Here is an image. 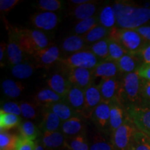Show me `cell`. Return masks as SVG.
Instances as JSON below:
<instances>
[{
    "mask_svg": "<svg viewBox=\"0 0 150 150\" xmlns=\"http://www.w3.org/2000/svg\"><path fill=\"white\" fill-rule=\"evenodd\" d=\"M94 78L100 77L102 79L116 78L120 71L115 62L102 61L93 70Z\"/></svg>",
    "mask_w": 150,
    "mask_h": 150,
    "instance_id": "cell-20",
    "label": "cell"
},
{
    "mask_svg": "<svg viewBox=\"0 0 150 150\" xmlns=\"http://www.w3.org/2000/svg\"><path fill=\"white\" fill-rule=\"evenodd\" d=\"M101 61L88 50H85L60 59V63L65 69L84 68L93 70Z\"/></svg>",
    "mask_w": 150,
    "mask_h": 150,
    "instance_id": "cell-6",
    "label": "cell"
},
{
    "mask_svg": "<svg viewBox=\"0 0 150 150\" xmlns=\"http://www.w3.org/2000/svg\"><path fill=\"white\" fill-rule=\"evenodd\" d=\"M135 30L146 42L150 43V26H142Z\"/></svg>",
    "mask_w": 150,
    "mask_h": 150,
    "instance_id": "cell-47",
    "label": "cell"
},
{
    "mask_svg": "<svg viewBox=\"0 0 150 150\" xmlns=\"http://www.w3.org/2000/svg\"><path fill=\"white\" fill-rule=\"evenodd\" d=\"M140 77L150 81V64H142L137 70Z\"/></svg>",
    "mask_w": 150,
    "mask_h": 150,
    "instance_id": "cell-48",
    "label": "cell"
},
{
    "mask_svg": "<svg viewBox=\"0 0 150 150\" xmlns=\"http://www.w3.org/2000/svg\"><path fill=\"white\" fill-rule=\"evenodd\" d=\"M6 113L13 114V115H22L21 109L20 105L13 102H6L4 104H1V110Z\"/></svg>",
    "mask_w": 150,
    "mask_h": 150,
    "instance_id": "cell-42",
    "label": "cell"
},
{
    "mask_svg": "<svg viewBox=\"0 0 150 150\" xmlns=\"http://www.w3.org/2000/svg\"><path fill=\"white\" fill-rule=\"evenodd\" d=\"M43 108H47L52 110L56 115L59 116L62 122L66 121L75 116H79L65 101L54 103Z\"/></svg>",
    "mask_w": 150,
    "mask_h": 150,
    "instance_id": "cell-24",
    "label": "cell"
},
{
    "mask_svg": "<svg viewBox=\"0 0 150 150\" xmlns=\"http://www.w3.org/2000/svg\"><path fill=\"white\" fill-rule=\"evenodd\" d=\"M118 28L136 29L150 20V8L140 7L127 1H115L112 5Z\"/></svg>",
    "mask_w": 150,
    "mask_h": 150,
    "instance_id": "cell-1",
    "label": "cell"
},
{
    "mask_svg": "<svg viewBox=\"0 0 150 150\" xmlns=\"http://www.w3.org/2000/svg\"><path fill=\"white\" fill-rule=\"evenodd\" d=\"M86 47V43L83 36L76 34L65 38L61 45L62 52L68 54L67 56L85 50Z\"/></svg>",
    "mask_w": 150,
    "mask_h": 150,
    "instance_id": "cell-23",
    "label": "cell"
},
{
    "mask_svg": "<svg viewBox=\"0 0 150 150\" xmlns=\"http://www.w3.org/2000/svg\"><path fill=\"white\" fill-rule=\"evenodd\" d=\"M99 24L98 16H95L86 20H80L74 28V32L76 35L83 36L88 31Z\"/></svg>",
    "mask_w": 150,
    "mask_h": 150,
    "instance_id": "cell-36",
    "label": "cell"
},
{
    "mask_svg": "<svg viewBox=\"0 0 150 150\" xmlns=\"http://www.w3.org/2000/svg\"><path fill=\"white\" fill-rule=\"evenodd\" d=\"M63 1L61 0H40L36 4V7L42 11L53 12L61 10Z\"/></svg>",
    "mask_w": 150,
    "mask_h": 150,
    "instance_id": "cell-40",
    "label": "cell"
},
{
    "mask_svg": "<svg viewBox=\"0 0 150 150\" xmlns=\"http://www.w3.org/2000/svg\"><path fill=\"white\" fill-rule=\"evenodd\" d=\"M149 104V106H150V104Z\"/></svg>",
    "mask_w": 150,
    "mask_h": 150,
    "instance_id": "cell-51",
    "label": "cell"
},
{
    "mask_svg": "<svg viewBox=\"0 0 150 150\" xmlns=\"http://www.w3.org/2000/svg\"><path fill=\"white\" fill-rule=\"evenodd\" d=\"M67 103L79 116L82 117L85 107V93L84 90L72 86L65 98Z\"/></svg>",
    "mask_w": 150,
    "mask_h": 150,
    "instance_id": "cell-16",
    "label": "cell"
},
{
    "mask_svg": "<svg viewBox=\"0 0 150 150\" xmlns=\"http://www.w3.org/2000/svg\"><path fill=\"white\" fill-rule=\"evenodd\" d=\"M59 17L53 12L41 11L34 13L30 18V22L35 29L40 31H52L57 27Z\"/></svg>",
    "mask_w": 150,
    "mask_h": 150,
    "instance_id": "cell-12",
    "label": "cell"
},
{
    "mask_svg": "<svg viewBox=\"0 0 150 150\" xmlns=\"http://www.w3.org/2000/svg\"><path fill=\"white\" fill-rule=\"evenodd\" d=\"M21 118L18 115L6 113L0 110V129L8 131L9 129L18 127L21 124Z\"/></svg>",
    "mask_w": 150,
    "mask_h": 150,
    "instance_id": "cell-31",
    "label": "cell"
},
{
    "mask_svg": "<svg viewBox=\"0 0 150 150\" xmlns=\"http://www.w3.org/2000/svg\"><path fill=\"white\" fill-rule=\"evenodd\" d=\"M34 103L40 107H46L56 102H63L65 99L50 88H42L37 92L33 97Z\"/></svg>",
    "mask_w": 150,
    "mask_h": 150,
    "instance_id": "cell-21",
    "label": "cell"
},
{
    "mask_svg": "<svg viewBox=\"0 0 150 150\" xmlns=\"http://www.w3.org/2000/svg\"><path fill=\"white\" fill-rule=\"evenodd\" d=\"M66 78L72 86L85 90L93 83V70L84 68L65 69Z\"/></svg>",
    "mask_w": 150,
    "mask_h": 150,
    "instance_id": "cell-9",
    "label": "cell"
},
{
    "mask_svg": "<svg viewBox=\"0 0 150 150\" xmlns=\"http://www.w3.org/2000/svg\"><path fill=\"white\" fill-rule=\"evenodd\" d=\"M110 106L108 102H103L94 110L91 119L99 131L104 134L110 132Z\"/></svg>",
    "mask_w": 150,
    "mask_h": 150,
    "instance_id": "cell-13",
    "label": "cell"
},
{
    "mask_svg": "<svg viewBox=\"0 0 150 150\" xmlns=\"http://www.w3.org/2000/svg\"><path fill=\"white\" fill-rule=\"evenodd\" d=\"M20 136L26 139L34 140L40 135V130L31 121H24L18 127Z\"/></svg>",
    "mask_w": 150,
    "mask_h": 150,
    "instance_id": "cell-34",
    "label": "cell"
},
{
    "mask_svg": "<svg viewBox=\"0 0 150 150\" xmlns=\"http://www.w3.org/2000/svg\"><path fill=\"white\" fill-rule=\"evenodd\" d=\"M64 146L70 150H90L85 134L68 137L65 139Z\"/></svg>",
    "mask_w": 150,
    "mask_h": 150,
    "instance_id": "cell-30",
    "label": "cell"
},
{
    "mask_svg": "<svg viewBox=\"0 0 150 150\" xmlns=\"http://www.w3.org/2000/svg\"><path fill=\"white\" fill-rule=\"evenodd\" d=\"M88 50L93 52L101 61H106L109 55L108 38L91 45Z\"/></svg>",
    "mask_w": 150,
    "mask_h": 150,
    "instance_id": "cell-33",
    "label": "cell"
},
{
    "mask_svg": "<svg viewBox=\"0 0 150 150\" xmlns=\"http://www.w3.org/2000/svg\"><path fill=\"white\" fill-rule=\"evenodd\" d=\"M62 121L52 110L47 108H42V121L39 128L42 132H54L61 127Z\"/></svg>",
    "mask_w": 150,
    "mask_h": 150,
    "instance_id": "cell-19",
    "label": "cell"
},
{
    "mask_svg": "<svg viewBox=\"0 0 150 150\" xmlns=\"http://www.w3.org/2000/svg\"><path fill=\"white\" fill-rule=\"evenodd\" d=\"M127 110L137 129L150 138V106H131Z\"/></svg>",
    "mask_w": 150,
    "mask_h": 150,
    "instance_id": "cell-7",
    "label": "cell"
},
{
    "mask_svg": "<svg viewBox=\"0 0 150 150\" xmlns=\"http://www.w3.org/2000/svg\"><path fill=\"white\" fill-rule=\"evenodd\" d=\"M22 1H20V0H1L0 1V10H1V12H9Z\"/></svg>",
    "mask_w": 150,
    "mask_h": 150,
    "instance_id": "cell-44",
    "label": "cell"
},
{
    "mask_svg": "<svg viewBox=\"0 0 150 150\" xmlns=\"http://www.w3.org/2000/svg\"><path fill=\"white\" fill-rule=\"evenodd\" d=\"M46 83L49 88L52 90L64 99L72 87V85L67 80L66 76H63L59 73H56L50 76L46 81Z\"/></svg>",
    "mask_w": 150,
    "mask_h": 150,
    "instance_id": "cell-17",
    "label": "cell"
},
{
    "mask_svg": "<svg viewBox=\"0 0 150 150\" xmlns=\"http://www.w3.org/2000/svg\"><path fill=\"white\" fill-rule=\"evenodd\" d=\"M138 130L128 116L122 125L111 133L110 142L115 150H131L135 134Z\"/></svg>",
    "mask_w": 150,
    "mask_h": 150,
    "instance_id": "cell-5",
    "label": "cell"
},
{
    "mask_svg": "<svg viewBox=\"0 0 150 150\" xmlns=\"http://www.w3.org/2000/svg\"><path fill=\"white\" fill-rule=\"evenodd\" d=\"M36 147L37 143L33 140L26 139L19 136L16 150H35Z\"/></svg>",
    "mask_w": 150,
    "mask_h": 150,
    "instance_id": "cell-43",
    "label": "cell"
},
{
    "mask_svg": "<svg viewBox=\"0 0 150 150\" xmlns=\"http://www.w3.org/2000/svg\"><path fill=\"white\" fill-rule=\"evenodd\" d=\"M121 81L120 102L122 104L125 106L127 104V108L131 106H141L142 104V79L137 71L126 74Z\"/></svg>",
    "mask_w": 150,
    "mask_h": 150,
    "instance_id": "cell-3",
    "label": "cell"
},
{
    "mask_svg": "<svg viewBox=\"0 0 150 150\" xmlns=\"http://www.w3.org/2000/svg\"><path fill=\"white\" fill-rule=\"evenodd\" d=\"M65 138L63 134L59 131L44 132L42 138V146L46 149H56L64 145Z\"/></svg>",
    "mask_w": 150,
    "mask_h": 150,
    "instance_id": "cell-26",
    "label": "cell"
},
{
    "mask_svg": "<svg viewBox=\"0 0 150 150\" xmlns=\"http://www.w3.org/2000/svg\"><path fill=\"white\" fill-rule=\"evenodd\" d=\"M6 28L8 33V43L7 44L6 55L9 64L11 67H13L22 63L24 52L19 44L18 40L13 31V27L6 23Z\"/></svg>",
    "mask_w": 150,
    "mask_h": 150,
    "instance_id": "cell-11",
    "label": "cell"
},
{
    "mask_svg": "<svg viewBox=\"0 0 150 150\" xmlns=\"http://www.w3.org/2000/svg\"><path fill=\"white\" fill-rule=\"evenodd\" d=\"M142 64H150V43H147L138 54Z\"/></svg>",
    "mask_w": 150,
    "mask_h": 150,
    "instance_id": "cell-46",
    "label": "cell"
},
{
    "mask_svg": "<svg viewBox=\"0 0 150 150\" xmlns=\"http://www.w3.org/2000/svg\"><path fill=\"white\" fill-rule=\"evenodd\" d=\"M90 150H115L111 142H109L99 133L93 137V143Z\"/></svg>",
    "mask_w": 150,
    "mask_h": 150,
    "instance_id": "cell-41",
    "label": "cell"
},
{
    "mask_svg": "<svg viewBox=\"0 0 150 150\" xmlns=\"http://www.w3.org/2000/svg\"><path fill=\"white\" fill-rule=\"evenodd\" d=\"M13 31L26 54L33 56L37 52L50 45L47 35L40 30L13 27Z\"/></svg>",
    "mask_w": 150,
    "mask_h": 150,
    "instance_id": "cell-2",
    "label": "cell"
},
{
    "mask_svg": "<svg viewBox=\"0 0 150 150\" xmlns=\"http://www.w3.org/2000/svg\"><path fill=\"white\" fill-rule=\"evenodd\" d=\"M85 107L82 114V117L89 119L93 115L94 110L101 103L103 99L97 86L93 83L85 91Z\"/></svg>",
    "mask_w": 150,
    "mask_h": 150,
    "instance_id": "cell-14",
    "label": "cell"
},
{
    "mask_svg": "<svg viewBox=\"0 0 150 150\" xmlns=\"http://www.w3.org/2000/svg\"><path fill=\"white\" fill-rule=\"evenodd\" d=\"M109 38L119 43L128 54L138 55L147 42L135 29L115 27L110 30Z\"/></svg>",
    "mask_w": 150,
    "mask_h": 150,
    "instance_id": "cell-4",
    "label": "cell"
},
{
    "mask_svg": "<svg viewBox=\"0 0 150 150\" xmlns=\"http://www.w3.org/2000/svg\"><path fill=\"white\" fill-rule=\"evenodd\" d=\"M19 136L1 130L0 132V150H16Z\"/></svg>",
    "mask_w": 150,
    "mask_h": 150,
    "instance_id": "cell-35",
    "label": "cell"
},
{
    "mask_svg": "<svg viewBox=\"0 0 150 150\" xmlns=\"http://www.w3.org/2000/svg\"><path fill=\"white\" fill-rule=\"evenodd\" d=\"M142 102L145 101V102L150 104V81L142 79ZM143 104V103H142Z\"/></svg>",
    "mask_w": 150,
    "mask_h": 150,
    "instance_id": "cell-45",
    "label": "cell"
},
{
    "mask_svg": "<svg viewBox=\"0 0 150 150\" xmlns=\"http://www.w3.org/2000/svg\"><path fill=\"white\" fill-rule=\"evenodd\" d=\"M35 67V64L31 63H22L11 67V72L16 78L25 79L33 74Z\"/></svg>",
    "mask_w": 150,
    "mask_h": 150,
    "instance_id": "cell-32",
    "label": "cell"
},
{
    "mask_svg": "<svg viewBox=\"0 0 150 150\" xmlns=\"http://www.w3.org/2000/svg\"><path fill=\"white\" fill-rule=\"evenodd\" d=\"M3 92L6 96L10 98H17L23 93L24 86L21 82L12 79H5L1 83Z\"/></svg>",
    "mask_w": 150,
    "mask_h": 150,
    "instance_id": "cell-28",
    "label": "cell"
},
{
    "mask_svg": "<svg viewBox=\"0 0 150 150\" xmlns=\"http://www.w3.org/2000/svg\"><path fill=\"white\" fill-rule=\"evenodd\" d=\"M110 133L117 129L128 117L127 108L118 100H114L110 103Z\"/></svg>",
    "mask_w": 150,
    "mask_h": 150,
    "instance_id": "cell-15",
    "label": "cell"
},
{
    "mask_svg": "<svg viewBox=\"0 0 150 150\" xmlns=\"http://www.w3.org/2000/svg\"><path fill=\"white\" fill-rule=\"evenodd\" d=\"M131 150H150V138L138 130L134 136Z\"/></svg>",
    "mask_w": 150,
    "mask_h": 150,
    "instance_id": "cell-39",
    "label": "cell"
},
{
    "mask_svg": "<svg viewBox=\"0 0 150 150\" xmlns=\"http://www.w3.org/2000/svg\"><path fill=\"white\" fill-rule=\"evenodd\" d=\"M97 1H95L91 3L84 4L73 7L72 11L70 13V15L80 20L91 18L92 17L95 16L94 15L97 11Z\"/></svg>",
    "mask_w": 150,
    "mask_h": 150,
    "instance_id": "cell-27",
    "label": "cell"
},
{
    "mask_svg": "<svg viewBox=\"0 0 150 150\" xmlns=\"http://www.w3.org/2000/svg\"><path fill=\"white\" fill-rule=\"evenodd\" d=\"M7 49V45L4 41H2L1 42V45H0V63H1V65L2 64V61L4 59V55L5 52H6Z\"/></svg>",
    "mask_w": 150,
    "mask_h": 150,
    "instance_id": "cell-49",
    "label": "cell"
},
{
    "mask_svg": "<svg viewBox=\"0 0 150 150\" xmlns=\"http://www.w3.org/2000/svg\"><path fill=\"white\" fill-rule=\"evenodd\" d=\"M103 102L110 103L114 100L120 102L122 81L117 78L102 79L97 85Z\"/></svg>",
    "mask_w": 150,
    "mask_h": 150,
    "instance_id": "cell-8",
    "label": "cell"
},
{
    "mask_svg": "<svg viewBox=\"0 0 150 150\" xmlns=\"http://www.w3.org/2000/svg\"><path fill=\"white\" fill-rule=\"evenodd\" d=\"M99 24L106 29L111 30L117 26L115 13L112 6H104L98 15Z\"/></svg>",
    "mask_w": 150,
    "mask_h": 150,
    "instance_id": "cell-25",
    "label": "cell"
},
{
    "mask_svg": "<svg viewBox=\"0 0 150 150\" xmlns=\"http://www.w3.org/2000/svg\"><path fill=\"white\" fill-rule=\"evenodd\" d=\"M61 131L62 133L67 137L76 136L85 134V122L83 117L75 116L63 122L61 125Z\"/></svg>",
    "mask_w": 150,
    "mask_h": 150,
    "instance_id": "cell-18",
    "label": "cell"
},
{
    "mask_svg": "<svg viewBox=\"0 0 150 150\" xmlns=\"http://www.w3.org/2000/svg\"><path fill=\"white\" fill-rule=\"evenodd\" d=\"M110 32V30L98 24L86 34L83 35V38L86 44L92 45L109 37Z\"/></svg>",
    "mask_w": 150,
    "mask_h": 150,
    "instance_id": "cell-29",
    "label": "cell"
},
{
    "mask_svg": "<svg viewBox=\"0 0 150 150\" xmlns=\"http://www.w3.org/2000/svg\"><path fill=\"white\" fill-rule=\"evenodd\" d=\"M32 57L35 67L49 68L61 59V51L55 45H50L47 47L37 52Z\"/></svg>",
    "mask_w": 150,
    "mask_h": 150,
    "instance_id": "cell-10",
    "label": "cell"
},
{
    "mask_svg": "<svg viewBox=\"0 0 150 150\" xmlns=\"http://www.w3.org/2000/svg\"><path fill=\"white\" fill-rule=\"evenodd\" d=\"M35 150H44V147L42 145H40L37 143V147Z\"/></svg>",
    "mask_w": 150,
    "mask_h": 150,
    "instance_id": "cell-50",
    "label": "cell"
},
{
    "mask_svg": "<svg viewBox=\"0 0 150 150\" xmlns=\"http://www.w3.org/2000/svg\"><path fill=\"white\" fill-rule=\"evenodd\" d=\"M20 107L21 109L22 115L27 119L35 120L39 115V107L34 102L31 103L27 101L20 102Z\"/></svg>",
    "mask_w": 150,
    "mask_h": 150,
    "instance_id": "cell-38",
    "label": "cell"
},
{
    "mask_svg": "<svg viewBox=\"0 0 150 150\" xmlns=\"http://www.w3.org/2000/svg\"><path fill=\"white\" fill-rule=\"evenodd\" d=\"M115 63L120 72L125 74L136 72L142 65L139 56L130 54H125Z\"/></svg>",
    "mask_w": 150,
    "mask_h": 150,
    "instance_id": "cell-22",
    "label": "cell"
},
{
    "mask_svg": "<svg viewBox=\"0 0 150 150\" xmlns=\"http://www.w3.org/2000/svg\"><path fill=\"white\" fill-rule=\"evenodd\" d=\"M108 51H109V55L106 61L113 62H117L123 56L128 54L119 43L109 38H108Z\"/></svg>",
    "mask_w": 150,
    "mask_h": 150,
    "instance_id": "cell-37",
    "label": "cell"
}]
</instances>
